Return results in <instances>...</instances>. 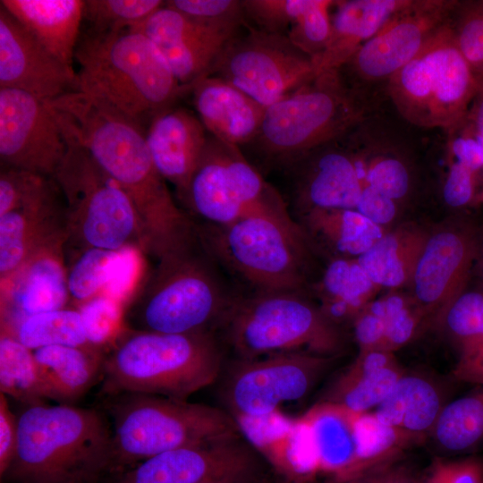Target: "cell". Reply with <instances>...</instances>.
I'll list each match as a JSON object with an SVG mask.
<instances>
[{
    "label": "cell",
    "instance_id": "cell-1",
    "mask_svg": "<svg viewBox=\"0 0 483 483\" xmlns=\"http://www.w3.org/2000/svg\"><path fill=\"white\" fill-rule=\"evenodd\" d=\"M47 106L67 144L85 150L128 194L148 255L158 258L194 238L196 224L155 167L142 128L79 90Z\"/></svg>",
    "mask_w": 483,
    "mask_h": 483
},
{
    "label": "cell",
    "instance_id": "cell-2",
    "mask_svg": "<svg viewBox=\"0 0 483 483\" xmlns=\"http://www.w3.org/2000/svg\"><path fill=\"white\" fill-rule=\"evenodd\" d=\"M74 61L77 88L145 131L190 89L180 84L155 44L124 29L80 35Z\"/></svg>",
    "mask_w": 483,
    "mask_h": 483
},
{
    "label": "cell",
    "instance_id": "cell-3",
    "mask_svg": "<svg viewBox=\"0 0 483 483\" xmlns=\"http://www.w3.org/2000/svg\"><path fill=\"white\" fill-rule=\"evenodd\" d=\"M8 483H97L109 473L112 428L93 408L70 403L27 405L17 415Z\"/></svg>",
    "mask_w": 483,
    "mask_h": 483
},
{
    "label": "cell",
    "instance_id": "cell-4",
    "mask_svg": "<svg viewBox=\"0 0 483 483\" xmlns=\"http://www.w3.org/2000/svg\"><path fill=\"white\" fill-rule=\"evenodd\" d=\"M103 355L102 392L180 400L216 383L223 353L214 332L164 334L123 326Z\"/></svg>",
    "mask_w": 483,
    "mask_h": 483
},
{
    "label": "cell",
    "instance_id": "cell-5",
    "mask_svg": "<svg viewBox=\"0 0 483 483\" xmlns=\"http://www.w3.org/2000/svg\"><path fill=\"white\" fill-rule=\"evenodd\" d=\"M199 237L157 258L123 309V326L164 334L213 332L237 298L220 282Z\"/></svg>",
    "mask_w": 483,
    "mask_h": 483
},
{
    "label": "cell",
    "instance_id": "cell-6",
    "mask_svg": "<svg viewBox=\"0 0 483 483\" xmlns=\"http://www.w3.org/2000/svg\"><path fill=\"white\" fill-rule=\"evenodd\" d=\"M108 397L109 473L168 451L242 432L235 417L224 408L141 394Z\"/></svg>",
    "mask_w": 483,
    "mask_h": 483
},
{
    "label": "cell",
    "instance_id": "cell-7",
    "mask_svg": "<svg viewBox=\"0 0 483 483\" xmlns=\"http://www.w3.org/2000/svg\"><path fill=\"white\" fill-rule=\"evenodd\" d=\"M196 231L208 254L260 292H297L305 284V233L284 208Z\"/></svg>",
    "mask_w": 483,
    "mask_h": 483
},
{
    "label": "cell",
    "instance_id": "cell-8",
    "mask_svg": "<svg viewBox=\"0 0 483 483\" xmlns=\"http://www.w3.org/2000/svg\"><path fill=\"white\" fill-rule=\"evenodd\" d=\"M219 327L235 360L293 352L335 357L343 347L336 324L295 292L236 299Z\"/></svg>",
    "mask_w": 483,
    "mask_h": 483
},
{
    "label": "cell",
    "instance_id": "cell-9",
    "mask_svg": "<svg viewBox=\"0 0 483 483\" xmlns=\"http://www.w3.org/2000/svg\"><path fill=\"white\" fill-rule=\"evenodd\" d=\"M68 147L54 176L66 207L65 247L119 250L134 245L147 254L138 216L128 194L85 150Z\"/></svg>",
    "mask_w": 483,
    "mask_h": 483
},
{
    "label": "cell",
    "instance_id": "cell-10",
    "mask_svg": "<svg viewBox=\"0 0 483 483\" xmlns=\"http://www.w3.org/2000/svg\"><path fill=\"white\" fill-rule=\"evenodd\" d=\"M356 118L340 72H323L267 107L253 141L267 156L290 165L343 134Z\"/></svg>",
    "mask_w": 483,
    "mask_h": 483
},
{
    "label": "cell",
    "instance_id": "cell-11",
    "mask_svg": "<svg viewBox=\"0 0 483 483\" xmlns=\"http://www.w3.org/2000/svg\"><path fill=\"white\" fill-rule=\"evenodd\" d=\"M208 75L236 87L266 108L315 76L313 58L284 36L259 28L239 32Z\"/></svg>",
    "mask_w": 483,
    "mask_h": 483
},
{
    "label": "cell",
    "instance_id": "cell-12",
    "mask_svg": "<svg viewBox=\"0 0 483 483\" xmlns=\"http://www.w3.org/2000/svg\"><path fill=\"white\" fill-rule=\"evenodd\" d=\"M392 80L402 113L413 123L428 126L449 123L472 88L470 63L444 29L436 30Z\"/></svg>",
    "mask_w": 483,
    "mask_h": 483
},
{
    "label": "cell",
    "instance_id": "cell-13",
    "mask_svg": "<svg viewBox=\"0 0 483 483\" xmlns=\"http://www.w3.org/2000/svg\"><path fill=\"white\" fill-rule=\"evenodd\" d=\"M273 468L242 431L148 458L112 483H271Z\"/></svg>",
    "mask_w": 483,
    "mask_h": 483
},
{
    "label": "cell",
    "instance_id": "cell-14",
    "mask_svg": "<svg viewBox=\"0 0 483 483\" xmlns=\"http://www.w3.org/2000/svg\"><path fill=\"white\" fill-rule=\"evenodd\" d=\"M334 360L305 352L234 360L221 385L224 409L234 417H267L282 405L304 398Z\"/></svg>",
    "mask_w": 483,
    "mask_h": 483
},
{
    "label": "cell",
    "instance_id": "cell-15",
    "mask_svg": "<svg viewBox=\"0 0 483 483\" xmlns=\"http://www.w3.org/2000/svg\"><path fill=\"white\" fill-rule=\"evenodd\" d=\"M68 148L46 101L0 88L1 165L54 177Z\"/></svg>",
    "mask_w": 483,
    "mask_h": 483
},
{
    "label": "cell",
    "instance_id": "cell-16",
    "mask_svg": "<svg viewBox=\"0 0 483 483\" xmlns=\"http://www.w3.org/2000/svg\"><path fill=\"white\" fill-rule=\"evenodd\" d=\"M477 250L474 234L465 228H445L428 236L411 281L415 301L427 317L438 322L464 292Z\"/></svg>",
    "mask_w": 483,
    "mask_h": 483
},
{
    "label": "cell",
    "instance_id": "cell-17",
    "mask_svg": "<svg viewBox=\"0 0 483 483\" xmlns=\"http://www.w3.org/2000/svg\"><path fill=\"white\" fill-rule=\"evenodd\" d=\"M0 88L19 89L46 102L76 90L77 76L0 6Z\"/></svg>",
    "mask_w": 483,
    "mask_h": 483
},
{
    "label": "cell",
    "instance_id": "cell-18",
    "mask_svg": "<svg viewBox=\"0 0 483 483\" xmlns=\"http://www.w3.org/2000/svg\"><path fill=\"white\" fill-rule=\"evenodd\" d=\"M132 30L141 32L155 44L174 77L189 89L197 80L208 75L226 43L238 34L199 23L165 3Z\"/></svg>",
    "mask_w": 483,
    "mask_h": 483
},
{
    "label": "cell",
    "instance_id": "cell-19",
    "mask_svg": "<svg viewBox=\"0 0 483 483\" xmlns=\"http://www.w3.org/2000/svg\"><path fill=\"white\" fill-rule=\"evenodd\" d=\"M66 207L55 180L38 198L0 215V279L4 282L38 252L65 246Z\"/></svg>",
    "mask_w": 483,
    "mask_h": 483
},
{
    "label": "cell",
    "instance_id": "cell-20",
    "mask_svg": "<svg viewBox=\"0 0 483 483\" xmlns=\"http://www.w3.org/2000/svg\"><path fill=\"white\" fill-rule=\"evenodd\" d=\"M443 13V4L412 3L364 43L346 64L365 78L394 75L420 52Z\"/></svg>",
    "mask_w": 483,
    "mask_h": 483
},
{
    "label": "cell",
    "instance_id": "cell-21",
    "mask_svg": "<svg viewBox=\"0 0 483 483\" xmlns=\"http://www.w3.org/2000/svg\"><path fill=\"white\" fill-rule=\"evenodd\" d=\"M208 225H225L250 215L242 194L233 157V145L213 136L181 199Z\"/></svg>",
    "mask_w": 483,
    "mask_h": 483
},
{
    "label": "cell",
    "instance_id": "cell-22",
    "mask_svg": "<svg viewBox=\"0 0 483 483\" xmlns=\"http://www.w3.org/2000/svg\"><path fill=\"white\" fill-rule=\"evenodd\" d=\"M145 136L155 167L181 200L208 142L204 125L186 108L174 106L153 119Z\"/></svg>",
    "mask_w": 483,
    "mask_h": 483
},
{
    "label": "cell",
    "instance_id": "cell-23",
    "mask_svg": "<svg viewBox=\"0 0 483 483\" xmlns=\"http://www.w3.org/2000/svg\"><path fill=\"white\" fill-rule=\"evenodd\" d=\"M65 246L42 250L7 280L1 282V318L13 314L17 320L67 307L70 299Z\"/></svg>",
    "mask_w": 483,
    "mask_h": 483
},
{
    "label": "cell",
    "instance_id": "cell-24",
    "mask_svg": "<svg viewBox=\"0 0 483 483\" xmlns=\"http://www.w3.org/2000/svg\"><path fill=\"white\" fill-rule=\"evenodd\" d=\"M190 91L198 117L211 136L237 147L256 139L265 106L212 75L197 80Z\"/></svg>",
    "mask_w": 483,
    "mask_h": 483
},
{
    "label": "cell",
    "instance_id": "cell-25",
    "mask_svg": "<svg viewBox=\"0 0 483 483\" xmlns=\"http://www.w3.org/2000/svg\"><path fill=\"white\" fill-rule=\"evenodd\" d=\"M412 3L402 0L335 1L328 41L323 51L313 58L316 75L339 71L364 43Z\"/></svg>",
    "mask_w": 483,
    "mask_h": 483
},
{
    "label": "cell",
    "instance_id": "cell-26",
    "mask_svg": "<svg viewBox=\"0 0 483 483\" xmlns=\"http://www.w3.org/2000/svg\"><path fill=\"white\" fill-rule=\"evenodd\" d=\"M299 159L308 161L297 173L295 183L296 199L302 212L312 208H356L366 186V172L359 163L335 149Z\"/></svg>",
    "mask_w": 483,
    "mask_h": 483
},
{
    "label": "cell",
    "instance_id": "cell-27",
    "mask_svg": "<svg viewBox=\"0 0 483 483\" xmlns=\"http://www.w3.org/2000/svg\"><path fill=\"white\" fill-rule=\"evenodd\" d=\"M366 413L322 402L309 413L307 425L316 461L332 474V479L358 470L364 447Z\"/></svg>",
    "mask_w": 483,
    "mask_h": 483
},
{
    "label": "cell",
    "instance_id": "cell-28",
    "mask_svg": "<svg viewBox=\"0 0 483 483\" xmlns=\"http://www.w3.org/2000/svg\"><path fill=\"white\" fill-rule=\"evenodd\" d=\"M246 17L259 29L287 38L315 58L325 48L331 31L329 0H242Z\"/></svg>",
    "mask_w": 483,
    "mask_h": 483
},
{
    "label": "cell",
    "instance_id": "cell-29",
    "mask_svg": "<svg viewBox=\"0 0 483 483\" xmlns=\"http://www.w3.org/2000/svg\"><path fill=\"white\" fill-rule=\"evenodd\" d=\"M0 6L11 13L53 56L74 68L85 1L1 0Z\"/></svg>",
    "mask_w": 483,
    "mask_h": 483
},
{
    "label": "cell",
    "instance_id": "cell-30",
    "mask_svg": "<svg viewBox=\"0 0 483 483\" xmlns=\"http://www.w3.org/2000/svg\"><path fill=\"white\" fill-rule=\"evenodd\" d=\"M404 373L391 352H359L355 360L329 386L321 402L369 412L386 399Z\"/></svg>",
    "mask_w": 483,
    "mask_h": 483
},
{
    "label": "cell",
    "instance_id": "cell-31",
    "mask_svg": "<svg viewBox=\"0 0 483 483\" xmlns=\"http://www.w3.org/2000/svg\"><path fill=\"white\" fill-rule=\"evenodd\" d=\"M446 403L445 394L433 379L405 372L372 412L382 423L422 441Z\"/></svg>",
    "mask_w": 483,
    "mask_h": 483
},
{
    "label": "cell",
    "instance_id": "cell-32",
    "mask_svg": "<svg viewBox=\"0 0 483 483\" xmlns=\"http://www.w3.org/2000/svg\"><path fill=\"white\" fill-rule=\"evenodd\" d=\"M47 399L70 403L82 396L101 371L103 350L53 345L33 351Z\"/></svg>",
    "mask_w": 483,
    "mask_h": 483
},
{
    "label": "cell",
    "instance_id": "cell-33",
    "mask_svg": "<svg viewBox=\"0 0 483 483\" xmlns=\"http://www.w3.org/2000/svg\"><path fill=\"white\" fill-rule=\"evenodd\" d=\"M429 234L414 226L385 233L359 256V264L377 286L389 288L411 284L414 271Z\"/></svg>",
    "mask_w": 483,
    "mask_h": 483
},
{
    "label": "cell",
    "instance_id": "cell-34",
    "mask_svg": "<svg viewBox=\"0 0 483 483\" xmlns=\"http://www.w3.org/2000/svg\"><path fill=\"white\" fill-rule=\"evenodd\" d=\"M303 226L345 258H358L385 233L356 209L312 208L302 212Z\"/></svg>",
    "mask_w": 483,
    "mask_h": 483
},
{
    "label": "cell",
    "instance_id": "cell-35",
    "mask_svg": "<svg viewBox=\"0 0 483 483\" xmlns=\"http://www.w3.org/2000/svg\"><path fill=\"white\" fill-rule=\"evenodd\" d=\"M377 287L356 258H336L326 267L319 284L321 309L335 323L342 318L354 319Z\"/></svg>",
    "mask_w": 483,
    "mask_h": 483
},
{
    "label": "cell",
    "instance_id": "cell-36",
    "mask_svg": "<svg viewBox=\"0 0 483 483\" xmlns=\"http://www.w3.org/2000/svg\"><path fill=\"white\" fill-rule=\"evenodd\" d=\"M0 391L26 405L47 399L33 351L5 328L0 337Z\"/></svg>",
    "mask_w": 483,
    "mask_h": 483
},
{
    "label": "cell",
    "instance_id": "cell-37",
    "mask_svg": "<svg viewBox=\"0 0 483 483\" xmlns=\"http://www.w3.org/2000/svg\"><path fill=\"white\" fill-rule=\"evenodd\" d=\"M449 453H465L483 442V386L447 402L430 434Z\"/></svg>",
    "mask_w": 483,
    "mask_h": 483
},
{
    "label": "cell",
    "instance_id": "cell-38",
    "mask_svg": "<svg viewBox=\"0 0 483 483\" xmlns=\"http://www.w3.org/2000/svg\"><path fill=\"white\" fill-rule=\"evenodd\" d=\"M1 328L9 330L32 351L53 345L92 347L86 339L78 309L65 307L33 315L21 319L12 328Z\"/></svg>",
    "mask_w": 483,
    "mask_h": 483
},
{
    "label": "cell",
    "instance_id": "cell-39",
    "mask_svg": "<svg viewBox=\"0 0 483 483\" xmlns=\"http://www.w3.org/2000/svg\"><path fill=\"white\" fill-rule=\"evenodd\" d=\"M118 250L97 248L74 250L66 266L70 299L80 304L101 293L106 284Z\"/></svg>",
    "mask_w": 483,
    "mask_h": 483
},
{
    "label": "cell",
    "instance_id": "cell-40",
    "mask_svg": "<svg viewBox=\"0 0 483 483\" xmlns=\"http://www.w3.org/2000/svg\"><path fill=\"white\" fill-rule=\"evenodd\" d=\"M385 322L380 350L394 352L417 334L426 314L416 301L391 294L366 305Z\"/></svg>",
    "mask_w": 483,
    "mask_h": 483
},
{
    "label": "cell",
    "instance_id": "cell-41",
    "mask_svg": "<svg viewBox=\"0 0 483 483\" xmlns=\"http://www.w3.org/2000/svg\"><path fill=\"white\" fill-rule=\"evenodd\" d=\"M165 3L160 0H87L84 20L89 22V30L95 31L132 29Z\"/></svg>",
    "mask_w": 483,
    "mask_h": 483
},
{
    "label": "cell",
    "instance_id": "cell-42",
    "mask_svg": "<svg viewBox=\"0 0 483 483\" xmlns=\"http://www.w3.org/2000/svg\"><path fill=\"white\" fill-rule=\"evenodd\" d=\"M123 309L101 293L80 305L78 309L90 346L103 350L114 341L123 327Z\"/></svg>",
    "mask_w": 483,
    "mask_h": 483
},
{
    "label": "cell",
    "instance_id": "cell-43",
    "mask_svg": "<svg viewBox=\"0 0 483 483\" xmlns=\"http://www.w3.org/2000/svg\"><path fill=\"white\" fill-rule=\"evenodd\" d=\"M438 322L443 323L459 351L483 338V292H463Z\"/></svg>",
    "mask_w": 483,
    "mask_h": 483
},
{
    "label": "cell",
    "instance_id": "cell-44",
    "mask_svg": "<svg viewBox=\"0 0 483 483\" xmlns=\"http://www.w3.org/2000/svg\"><path fill=\"white\" fill-rule=\"evenodd\" d=\"M165 5L203 25L237 34L246 14L239 0H170Z\"/></svg>",
    "mask_w": 483,
    "mask_h": 483
},
{
    "label": "cell",
    "instance_id": "cell-45",
    "mask_svg": "<svg viewBox=\"0 0 483 483\" xmlns=\"http://www.w3.org/2000/svg\"><path fill=\"white\" fill-rule=\"evenodd\" d=\"M146 255L143 250L134 245L119 250L101 294L119 302L124 308L148 270Z\"/></svg>",
    "mask_w": 483,
    "mask_h": 483
},
{
    "label": "cell",
    "instance_id": "cell-46",
    "mask_svg": "<svg viewBox=\"0 0 483 483\" xmlns=\"http://www.w3.org/2000/svg\"><path fill=\"white\" fill-rule=\"evenodd\" d=\"M53 181L54 177L1 165L0 215L35 199L52 184Z\"/></svg>",
    "mask_w": 483,
    "mask_h": 483
},
{
    "label": "cell",
    "instance_id": "cell-47",
    "mask_svg": "<svg viewBox=\"0 0 483 483\" xmlns=\"http://www.w3.org/2000/svg\"><path fill=\"white\" fill-rule=\"evenodd\" d=\"M366 185H370L393 200L402 198L409 190V174L398 159L378 160L366 172Z\"/></svg>",
    "mask_w": 483,
    "mask_h": 483
},
{
    "label": "cell",
    "instance_id": "cell-48",
    "mask_svg": "<svg viewBox=\"0 0 483 483\" xmlns=\"http://www.w3.org/2000/svg\"><path fill=\"white\" fill-rule=\"evenodd\" d=\"M400 457L332 479L329 483H420L412 470L400 461Z\"/></svg>",
    "mask_w": 483,
    "mask_h": 483
},
{
    "label": "cell",
    "instance_id": "cell-49",
    "mask_svg": "<svg viewBox=\"0 0 483 483\" xmlns=\"http://www.w3.org/2000/svg\"><path fill=\"white\" fill-rule=\"evenodd\" d=\"M443 197L446 204L454 208L470 203L473 197V172L459 162L453 163L444 184Z\"/></svg>",
    "mask_w": 483,
    "mask_h": 483
},
{
    "label": "cell",
    "instance_id": "cell-50",
    "mask_svg": "<svg viewBox=\"0 0 483 483\" xmlns=\"http://www.w3.org/2000/svg\"><path fill=\"white\" fill-rule=\"evenodd\" d=\"M18 428L15 415L7 402V397L0 393V477L11 465L17 445Z\"/></svg>",
    "mask_w": 483,
    "mask_h": 483
},
{
    "label": "cell",
    "instance_id": "cell-51",
    "mask_svg": "<svg viewBox=\"0 0 483 483\" xmlns=\"http://www.w3.org/2000/svg\"><path fill=\"white\" fill-rule=\"evenodd\" d=\"M355 209L380 226L392 222L396 214L394 200L370 185L363 188Z\"/></svg>",
    "mask_w": 483,
    "mask_h": 483
},
{
    "label": "cell",
    "instance_id": "cell-52",
    "mask_svg": "<svg viewBox=\"0 0 483 483\" xmlns=\"http://www.w3.org/2000/svg\"><path fill=\"white\" fill-rule=\"evenodd\" d=\"M354 335L360 352L380 350L385 335V322L365 306L353 319Z\"/></svg>",
    "mask_w": 483,
    "mask_h": 483
},
{
    "label": "cell",
    "instance_id": "cell-53",
    "mask_svg": "<svg viewBox=\"0 0 483 483\" xmlns=\"http://www.w3.org/2000/svg\"><path fill=\"white\" fill-rule=\"evenodd\" d=\"M452 374L458 381L483 386V338L459 351Z\"/></svg>",
    "mask_w": 483,
    "mask_h": 483
},
{
    "label": "cell",
    "instance_id": "cell-54",
    "mask_svg": "<svg viewBox=\"0 0 483 483\" xmlns=\"http://www.w3.org/2000/svg\"><path fill=\"white\" fill-rule=\"evenodd\" d=\"M456 42L462 54L470 64L483 62V13L464 23Z\"/></svg>",
    "mask_w": 483,
    "mask_h": 483
},
{
    "label": "cell",
    "instance_id": "cell-55",
    "mask_svg": "<svg viewBox=\"0 0 483 483\" xmlns=\"http://www.w3.org/2000/svg\"><path fill=\"white\" fill-rule=\"evenodd\" d=\"M439 462L443 483H483V463L478 459Z\"/></svg>",
    "mask_w": 483,
    "mask_h": 483
},
{
    "label": "cell",
    "instance_id": "cell-56",
    "mask_svg": "<svg viewBox=\"0 0 483 483\" xmlns=\"http://www.w3.org/2000/svg\"><path fill=\"white\" fill-rule=\"evenodd\" d=\"M452 150L456 162L473 173L483 167V148L476 139L457 138L453 142Z\"/></svg>",
    "mask_w": 483,
    "mask_h": 483
},
{
    "label": "cell",
    "instance_id": "cell-57",
    "mask_svg": "<svg viewBox=\"0 0 483 483\" xmlns=\"http://www.w3.org/2000/svg\"><path fill=\"white\" fill-rule=\"evenodd\" d=\"M477 135L476 140L483 148V98L480 100L476 114Z\"/></svg>",
    "mask_w": 483,
    "mask_h": 483
},
{
    "label": "cell",
    "instance_id": "cell-58",
    "mask_svg": "<svg viewBox=\"0 0 483 483\" xmlns=\"http://www.w3.org/2000/svg\"><path fill=\"white\" fill-rule=\"evenodd\" d=\"M480 269H481V274H482V276H483V257H482V260H481Z\"/></svg>",
    "mask_w": 483,
    "mask_h": 483
}]
</instances>
